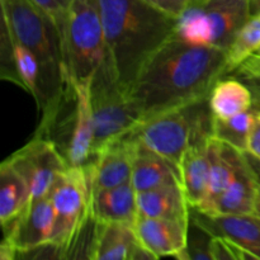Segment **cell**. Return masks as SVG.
Instances as JSON below:
<instances>
[{
    "label": "cell",
    "instance_id": "9",
    "mask_svg": "<svg viewBox=\"0 0 260 260\" xmlns=\"http://www.w3.org/2000/svg\"><path fill=\"white\" fill-rule=\"evenodd\" d=\"M55 221V208L50 194L30 200L17 218L2 226L4 238L0 246V259H15L52 244Z\"/></svg>",
    "mask_w": 260,
    "mask_h": 260
},
{
    "label": "cell",
    "instance_id": "33",
    "mask_svg": "<svg viewBox=\"0 0 260 260\" xmlns=\"http://www.w3.org/2000/svg\"><path fill=\"white\" fill-rule=\"evenodd\" d=\"M243 154L246 162H248L249 168H250L251 173H253L254 178H255V180L258 182V184H260V159L255 157L254 155H251L250 152L248 151H244Z\"/></svg>",
    "mask_w": 260,
    "mask_h": 260
},
{
    "label": "cell",
    "instance_id": "36",
    "mask_svg": "<svg viewBox=\"0 0 260 260\" xmlns=\"http://www.w3.org/2000/svg\"><path fill=\"white\" fill-rule=\"evenodd\" d=\"M258 101H259V103H260V94H259V98H258Z\"/></svg>",
    "mask_w": 260,
    "mask_h": 260
},
{
    "label": "cell",
    "instance_id": "23",
    "mask_svg": "<svg viewBox=\"0 0 260 260\" xmlns=\"http://www.w3.org/2000/svg\"><path fill=\"white\" fill-rule=\"evenodd\" d=\"M30 190L24 178L7 161L0 165V222L7 225L20 215L30 202Z\"/></svg>",
    "mask_w": 260,
    "mask_h": 260
},
{
    "label": "cell",
    "instance_id": "13",
    "mask_svg": "<svg viewBox=\"0 0 260 260\" xmlns=\"http://www.w3.org/2000/svg\"><path fill=\"white\" fill-rule=\"evenodd\" d=\"M188 226L178 221L137 216L134 230L140 245L155 259L162 256L179 259L187 248Z\"/></svg>",
    "mask_w": 260,
    "mask_h": 260
},
{
    "label": "cell",
    "instance_id": "8",
    "mask_svg": "<svg viewBox=\"0 0 260 260\" xmlns=\"http://www.w3.org/2000/svg\"><path fill=\"white\" fill-rule=\"evenodd\" d=\"M50 198L55 208V229L52 245L69 258L81 231L91 221L90 179L85 167H68L53 183Z\"/></svg>",
    "mask_w": 260,
    "mask_h": 260
},
{
    "label": "cell",
    "instance_id": "28",
    "mask_svg": "<svg viewBox=\"0 0 260 260\" xmlns=\"http://www.w3.org/2000/svg\"><path fill=\"white\" fill-rule=\"evenodd\" d=\"M2 63H0V78L4 80L12 81L22 88L19 75L15 65L14 47H13V41L10 37L9 29L7 24L2 20Z\"/></svg>",
    "mask_w": 260,
    "mask_h": 260
},
{
    "label": "cell",
    "instance_id": "2",
    "mask_svg": "<svg viewBox=\"0 0 260 260\" xmlns=\"http://www.w3.org/2000/svg\"><path fill=\"white\" fill-rule=\"evenodd\" d=\"M108 57L128 93L147 61L175 35L177 17L145 0H98Z\"/></svg>",
    "mask_w": 260,
    "mask_h": 260
},
{
    "label": "cell",
    "instance_id": "21",
    "mask_svg": "<svg viewBox=\"0 0 260 260\" xmlns=\"http://www.w3.org/2000/svg\"><path fill=\"white\" fill-rule=\"evenodd\" d=\"M258 182L254 178L245 157L239 162L228 189L218 200L213 215H246L254 213Z\"/></svg>",
    "mask_w": 260,
    "mask_h": 260
},
{
    "label": "cell",
    "instance_id": "31",
    "mask_svg": "<svg viewBox=\"0 0 260 260\" xmlns=\"http://www.w3.org/2000/svg\"><path fill=\"white\" fill-rule=\"evenodd\" d=\"M248 152L260 159V109H255L248 140Z\"/></svg>",
    "mask_w": 260,
    "mask_h": 260
},
{
    "label": "cell",
    "instance_id": "15",
    "mask_svg": "<svg viewBox=\"0 0 260 260\" xmlns=\"http://www.w3.org/2000/svg\"><path fill=\"white\" fill-rule=\"evenodd\" d=\"M210 24L212 47L228 51L251 15L250 0H196Z\"/></svg>",
    "mask_w": 260,
    "mask_h": 260
},
{
    "label": "cell",
    "instance_id": "5",
    "mask_svg": "<svg viewBox=\"0 0 260 260\" xmlns=\"http://www.w3.org/2000/svg\"><path fill=\"white\" fill-rule=\"evenodd\" d=\"M127 136L169 160L180 172L184 152L194 140L212 136L208 98L141 122Z\"/></svg>",
    "mask_w": 260,
    "mask_h": 260
},
{
    "label": "cell",
    "instance_id": "25",
    "mask_svg": "<svg viewBox=\"0 0 260 260\" xmlns=\"http://www.w3.org/2000/svg\"><path fill=\"white\" fill-rule=\"evenodd\" d=\"M260 46V13L251 14L234 37L228 52V74Z\"/></svg>",
    "mask_w": 260,
    "mask_h": 260
},
{
    "label": "cell",
    "instance_id": "12",
    "mask_svg": "<svg viewBox=\"0 0 260 260\" xmlns=\"http://www.w3.org/2000/svg\"><path fill=\"white\" fill-rule=\"evenodd\" d=\"M94 233L86 258L93 260L155 259L140 245L132 226L93 221Z\"/></svg>",
    "mask_w": 260,
    "mask_h": 260
},
{
    "label": "cell",
    "instance_id": "32",
    "mask_svg": "<svg viewBox=\"0 0 260 260\" xmlns=\"http://www.w3.org/2000/svg\"><path fill=\"white\" fill-rule=\"evenodd\" d=\"M145 2L150 3L154 7L159 8V9L164 10L169 14L178 17L183 12V9L187 7L189 0H145Z\"/></svg>",
    "mask_w": 260,
    "mask_h": 260
},
{
    "label": "cell",
    "instance_id": "7",
    "mask_svg": "<svg viewBox=\"0 0 260 260\" xmlns=\"http://www.w3.org/2000/svg\"><path fill=\"white\" fill-rule=\"evenodd\" d=\"M93 109V155L113 141L127 136L142 122L139 109L117 80L109 57L90 84Z\"/></svg>",
    "mask_w": 260,
    "mask_h": 260
},
{
    "label": "cell",
    "instance_id": "4",
    "mask_svg": "<svg viewBox=\"0 0 260 260\" xmlns=\"http://www.w3.org/2000/svg\"><path fill=\"white\" fill-rule=\"evenodd\" d=\"M41 116L35 135L52 141L69 167H84L90 161L94 144L90 85L65 75L60 98Z\"/></svg>",
    "mask_w": 260,
    "mask_h": 260
},
{
    "label": "cell",
    "instance_id": "1",
    "mask_svg": "<svg viewBox=\"0 0 260 260\" xmlns=\"http://www.w3.org/2000/svg\"><path fill=\"white\" fill-rule=\"evenodd\" d=\"M225 75V50L190 45L173 36L140 71L128 95L144 122L207 99Z\"/></svg>",
    "mask_w": 260,
    "mask_h": 260
},
{
    "label": "cell",
    "instance_id": "6",
    "mask_svg": "<svg viewBox=\"0 0 260 260\" xmlns=\"http://www.w3.org/2000/svg\"><path fill=\"white\" fill-rule=\"evenodd\" d=\"M65 75L90 85L108 58L98 0H73L62 28Z\"/></svg>",
    "mask_w": 260,
    "mask_h": 260
},
{
    "label": "cell",
    "instance_id": "29",
    "mask_svg": "<svg viewBox=\"0 0 260 260\" xmlns=\"http://www.w3.org/2000/svg\"><path fill=\"white\" fill-rule=\"evenodd\" d=\"M32 2H35L38 7L42 8L55 19L62 33L63 24H65L68 13L73 4V0H32Z\"/></svg>",
    "mask_w": 260,
    "mask_h": 260
},
{
    "label": "cell",
    "instance_id": "3",
    "mask_svg": "<svg viewBox=\"0 0 260 260\" xmlns=\"http://www.w3.org/2000/svg\"><path fill=\"white\" fill-rule=\"evenodd\" d=\"M2 20L10 36L35 53L41 66L40 113L52 106L65 86L62 33L47 12L32 0H0Z\"/></svg>",
    "mask_w": 260,
    "mask_h": 260
},
{
    "label": "cell",
    "instance_id": "20",
    "mask_svg": "<svg viewBox=\"0 0 260 260\" xmlns=\"http://www.w3.org/2000/svg\"><path fill=\"white\" fill-rule=\"evenodd\" d=\"M132 140V139H131ZM136 144L131 182L136 192L156 189L167 185L180 184V172L169 160Z\"/></svg>",
    "mask_w": 260,
    "mask_h": 260
},
{
    "label": "cell",
    "instance_id": "18",
    "mask_svg": "<svg viewBox=\"0 0 260 260\" xmlns=\"http://www.w3.org/2000/svg\"><path fill=\"white\" fill-rule=\"evenodd\" d=\"M137 216V192L132 182L93 192L91 221L126 223L134 228Z\"/></svg>",
    "mask_w": 260,
    "mask_h": 260
},
{
    "label": "cell",
    "instance_id": "22",
    "mask_svg": "<svg viewBox=\"0 0 260 260\" xmlns=\"http://www.w3.org/2000/svg\"><path fill=\"white\" fill-rule=\"evenodd\" d=\"M253 93L238 79L228 78L216 81L208 96V104L213 117L231 118L253 108Z\"/></svg>",
    "mask_w": 260,
    "mask_h": 260
},
{
    "label": "cell",
    "instance_id": "19",
    "mask_svg": "<svg viewBox=\"0 0 260 260\" xmlns=\"http://www.w3.org/2000/svg\"><path fill=\"white\" fill-rule=\"evenodd\" d=\"M139 216L178 221L189 225L190 206L180 184L137 193Z\"/></svg>",
    "mask_w": 260,
    "mask_h": 260
},
{
    "label": "cell",
    "instance_id": "10",
    "mask_svg": "<svg viewBox=\"0 0 260 260\" xmlns=\"http://www.w3.org/2000/svg\"><path fill=\"white\" fill-rule=\"evenodd\" d=\"M5 160L24 178L32 200L50 194L57 175L69 167L52 141L36 135Z\"/></svg>",
    "mask_w": 260,
    "mask_h": 260
},
{
    "label": "cell",
    "instance_id": "24",
    "mask_svg": "<svg viewBox=\"0 0 260 260\" xmlns=\"http://www.w3.org/2000/svg\"><path fill=\"white\" fill-rule=\"evenodd\" d=\"M255 109L253 107L249 111L226 119L212 116V136L240 150L241 152L248 151L249 134Z\"/></svg>",
    "mask_w": 260,
    "mask_h": 260
},
{
    "label": "cell",
    "instance_id": "11",
    "mask_svg": "<svg viewBox=\"0 0 260 260\" xmlns=\"http://www.w3.org/2000/svg\"><path fill=\"white\" fill-rule=\"evenodd\" d=\"M136 144L128 136L113 141L93 155L86 168L93 192L131 182Z\"/></svg>",
    "mask_w": 260,
    "mask_h": 260
},
{
    "label": "cell",
    "instance_id": "30",
    "mask_svg": "<svg viewBox=\"0 0 260 260\" xmlns=\"http://www.w3.org/2000/svg\"><path fill=\"white\" fill-rule=\"evenodd\" d=\"M230 74L246 80H260V46Z\"/></svg>",
    "mask_w": 260,
    "mask_h": 260
},
{
    "label": "cell",
    "instance_id": "27",
    "mask_svg": "<svg viewBox=\"0 0 260 260\" xmlns=\"http://www.w3.org/2000/svg\"><path fill=\"white\" fill-rule=\"evenodd\" d=\"M213 235H211L206 229H203L200 223L196 222L190 217L189 226H188V239L187 248L183 251L179 259H211V244H212Z\"/></svg>",
    "mask_w": 260,
    "mask_h": 260
},
{
    "label": "cell",
    "instance_id": "35",
    "mask_svg": "<svg viewBox=\"0 0 260 260\" xmlns=\"http://www.w3.org/2000/svg\"><path fill=\"white\" fill-rule=\"evenodd\" d=\"M250 8H251V14L260 13V0H250Z\"/></svg>",
    "mask_w": 260,
    "mask_h": 260
},
{
    "label": "cell",
    "instance_id": "14",
    "mask_svg": "<svg viewBox=\"0 0 260 260\" xmlns=\"http://www.w3.org/2000/svg\"><path fill=\"white\" fill-rule=\"evenodd\" d=\"M190 217L213 236L229 239L260 259V218L246 215H207L192 208Z\"/></svg>",
    "mask_w": 260,
    "mask_h": 260
},
{
    "label": "cell",
    "instance_id": "26",
    "mask_svg": "<svg viewBox=\"0 0 260 260\" xmlns=\"http://www.w3.org/2000/svg\"><path fill=\"white\" fill-rule=\"evenodd\" d=\"M10 33V32H9ZM12 37V36H10ZM13 41L15 65L19 75L22 89L29 93L36 101L37 107L41 104V66L40 61L32 51L28 50L19 42Z\"/></svg>",
    "mask_w": 260,
    "mask_h": 260
},
{
    "label": "cell",
    "instance_id": "16",
    "mask_svg": "<svg viewBox=\"0 0 260 260\" xmlns=\"http://www.w3.org/2000/svg\"><path fill=\"white\" fill-rule=\"evenodd\" d=\"M212 136L197 139L189 145L180 167L182 188L190 208L202 205L210 184V141Z\"/></svg>",
    "mask_w": 260,
    "mask_h": 260
},
{
    "label": "cell",
    "instance_id": "34",
    "mask_svg": "<svg viewBox=\"0 0 260 260\" xmlns=\"http://www.w3.org/2000/svg\"><path fill=\"white\" fill-rule=\"evenodd\" d=\"M254 213L260 218V184H258V190H256V198H255V208H254Z\"/></svg>",
    "mask_w": 260,
    "mask_h": 260
},
{
    "label": "cell",
    "instance_id": "17",
    "mask_svg": "<svg viewBox=\"0 0 260 260\" xmlns=\"http://www.w3.org/2000/svg\"><path fill=\"white\" fill-rule=\"evenodd\" d=\"M243 159V152L212 136L210 141V184L205 201L194 210L213 215L218 200L230 185L236 168Z\"/></svg>",
    "mask_w": 260,
    "mask_h": 260
}]
</instances>
